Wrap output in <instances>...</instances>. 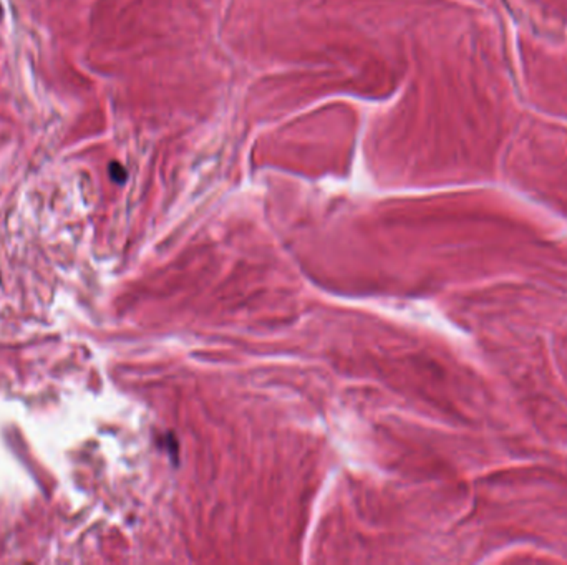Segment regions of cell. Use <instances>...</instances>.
I'll return each instance as SVG.
<instances>
[{
	"mask_svg": "<svg viewBox=\"0 0 567 565\" xmlns=\"http://www.w3.org/2000/svg\"><path fill=\"white\" fill-rule=\"evenodd\" d=\"M110 173H111V178H113V180L118 181V182H123L124 178H127V171H124V169L118 163H113L110 166Z\"/></svg>",
	"mask_w": 567,
	"mask_h": 565,
	"instance_id": "obj_1",
	"label": "cell"
}]
</instances>
